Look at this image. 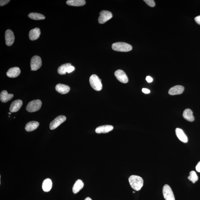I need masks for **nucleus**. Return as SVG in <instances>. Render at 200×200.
Instances as JSON below:
<instances>
[{
	"label": "nucleus",
	"mask_w": 200,
	"mask_h": 200,
	"mask_svg": "<svg viewBox=\"0 0 200 200\" xmlns=\"http://www.w3.org/2000/svg\"><path fill=\"white\" fill-rule=\"evenodd\" d=\"M129 184L131 187L136 191H139L144 185V180L141 177L137 175H132L129 178Z\"/></svg>",
	"instance_id": "nucleus-1"
},
{
	"label": "nucleus",
	"mask_w": 200,
	"mask_h": 200,
	"mask_svg": "<svg viewBox=\"0 0 200 200\" xmlns=\"http://www.w3.org/2000/svg\"><path fill=\"white\" fill-rule=\"evenodd\" d=\"M112 48L116 51L127 52L132 50V47L127 43L118 42L113 43L112 45Z\"/></svg>",
	"instance_id": "nucleus-2"
},
{
	"label": "nucleus",
	"mask_w": 200,
	"mask_h": 200,
	"mask_svg": "<svg viewBox=\"0 0 200 200\" xmlns=\"http://www.w3.org/2000/svg\"><path fill=\"white\" fill-rule=\"evenodd\" d=\"M89 82L93 89L96 91H100L102 90V84L101 80L96 75H92L89 78Z\"/></svg>",
	"instance_id": "nucleus-3"
},
{
	"label": "nucleus",
	"mask_w": 200,
	"mask_h": 200,
	"mask_svg": "<svg viewBox=\"0 0 200 200\" xmlns=\"http://www.w3.org/2000/svg\"><path fill=\"white\" fill-rule=\"evenodd\" d=\"M42 103L41 100H34L29 102L27 105L26 110L29 113H33L40 110Z\"/></svg>",
	"instance_id": "nucleus-4"
},
{
	"label": "nucleus",
	"mask_w": 200,
	"mask_h": 200,
	"mask_svg": "<svg viewBox=\"0 0 200 200\" xmlns=\"http://www.w3.org/2000/svg\"><path fill=\"white\" fill-rule=\"evenodd\" d=\"M163 194L165 200H175L174 195L171 188L168 185H165L163 188Z\"/></svg>",
	"instance_id": "nucleus-5"
},
{
	"label": "nucleus",
	"mask_w": 200,
	"mask_h": 200,
	"mask_svg": "<svg viewBox=\"0 0 200 200\" xmlns=\"http://www.w3.org/2000/svg\"><path fill=\"white\" fill-rule=\"evenodd\" d=\"M42 65L41 58L38 56L33 57L31 60L30 67L32 71H36L40 69Z\"/></svg>",
	"instance_id": "nucleus-6"
},
{
	"label": "nucleus",
	"mask_w": 200,
	"mask_h": 200,
	"mask_svg": "<svg viewBox=\"0 0 200 200\" xmlns=\"http://www.w3.org/2000/svg\"><path fill=\"white\" fill-rule=\"evenodd\" d=\"M66 119V116L63 115H60L56 117L55 119L51 122L49 125L50 129L54 130L58 127L62 123L65 121Z\"/></svg>",
	"instance_id": "nucleus-7"
},
{
	"label": "nucleus",
	"mask_w": 200,
	"mask_h": 200,
	"mask_svg": "<svg viewBox=\"0 0 200 200\" xmlns=\"http://www.w3.org/2000/svg\"><path fill=\"white\" fill-rule=\"evenodd\" d=\"M98 22L100 24H103L113 17V14L110 11H102L100 13Z\"/></svg>",
	"instance_id": "nucleus-8"
},
{
	"label": "nucleus",
	"mask_w": 200,
	"mask_h": 200,
	"mask_svg": "<svg viewBox=\"0 0 200 200\" xmlns=\"http://www.w3.org/2000/svg\"><path fill=\"white\" fill-rule=\"evenodd\" d=\"M115 75L119 82L126 84L128 82V79L124 71L122 70H118L115 71Z\"/></svg>",
	"instance_id": "nucleus-9"
},
{
	"label": "nucleus",
	"mask_w": 200,
	"mask_h": 200,
	"mask_svg": "<svg viewBox=\"0 0 200 200\" xmlns=\"http://www.w3.org/2000/svg\"><path fill=\"white\" fill-rule=\"evenodd\" d=\"M5 38L6 45L8 46H11L13 45L14 41V36L12 30L8 29L6 31L5 34Z\"/></svg>",
	"instance_id": "nucleus-10"
},
{
	"label": "nucleus",
	"mask_w": 200,
	"mask_h": 200,
	"mask_svg": "<svg viewBox=\"0 0 200 200\" xmlns=\"http://www.w3.org/2000/svg\"><path fill=\"white\" fill-rule=\"evenodd\" d=\"M23 102L21 100H17L12 102L10 107L9 110L11 113H16L22 107Z\"/></svg>",
	"instance_id": "nucleus-11"
},
{
	"label": "nucleus",
	"mask_w": 200,
	"mask_h": 200,
	"mask_svg": "<svg viewBox=\"0 0 200 200\" xmlns=\"http://www.w3.org/2000/svg\"><path fill=\"white\" fill-rule=\"evenodd\" d=\"M184 90V87L183 86L176 85L171 87L169 90L168 93L171 95H179L183 93Z\"/></svg>",
	"instance_id": "nucleus-12"
},
{
	"label": "nucleus",
	"mask_w": 200,
	"mask_h": 200,
	"mask_svg": "<svg viewBox=\"0 0 200 200\" xmlns=\"http://www.w3.org/2000/svg\"><path fill=\"white\" fill-rule=\"evenodd\" d=\"M113 129L112 125H105L98 127L95 129V132L97 133H105L110 132Z\"/></svg>",
	"instance_id": "nucleus-13"
},
{
	"label": "nucleus",
	"mask_w": 200,
	"mask_h": 200,
	"mask_svg": "<svg viewBox=\"0 0 200 200\" xmlns=\"http://www.w3.org/2000/svg\"><path fill=\"white\" fill-rule=\"evenodd\" d=\"M14 96L13 94H9L7 91L4 90L0 94V100L3 103H6L10 100Z\"/></svg>",
	"instance_id": "nucleus-14"
},
{
	"label": "nucleus",
	"mask_w": 200,
	"mask_h": 200,
	"mask_svg": "<svg viewBox=\"0 0 200 200\" xmlns=\"http://www.w3.org/2000/svg\"><path fill=\"white\" fill-rule=\"evenodd\" d=\"M55 89L57 91L61 94H67L70 90V88L69 86L61 84H57Z\"/></svg>",
	"instance_id": "nucleus-15"
},
{
	"label": "nucleus",
	"mask_w": 200,
	"mask_h": 200,
	"mask_svg": "<svg viewBox=\"0 0 200 200\" xmlns=\"http://www.w3.org/2000/svg\"><path fill=\"white\" fill-rule=\"evenodd\" d=\"M20 69L18 67H14L10 68L8 71L6 75L8 77L14 78L17 77L21 74Z\"/></svg>",
	"instance_id": "nucleus-16"
},
{
	"label": "nucleus",
	"mask_w": 200,
	"mask_h": 200,
	"mask_svg": "<svg viewBox=\"0 0 200 200\" xmlns=\"http://www.w3.org/2000/svg\"><path fill=\"white\" fill-rule=\"evenodd\" d=\"M175 132L177 137L182 142L184 143L188 142V138L183 132V130L180 128H177L175 130Z\"/></svg>",
	"instance_id": "nucleus-17"
},
{
	"label": "nucleus",
	"mask_w": 200,
	"mask_h": 200,
	"mask_svg": "<svg viewBox=\"0 0 200 200\" xmlns=\"http://www.w3.org/2000/svg\"><path fill=\"white\" fill-rule=\"evenodd\" d=\"M40 35V29L37 27L30 30L29 33V38L30 40H35L39 38Z\"/></svg>",
	"instance_id": "nucleus-18"
},
{
	"label": "nucleus",
	"mask_w": 200,
	"mask_h": 200,
	"mask_svg": "<svg viewBox=\"0 0 200 200\" xmlns=\"http://www.w3.org/2000/svg\"><path fill=\"white\" fill-rule=\"evenodd\" d=\"M40 123L38 122L33 121L29 122L26 125L25 129L27 132H31L38 127Z\"/></svg>",
	"instance_id": "nucleus-19"
},
{
	"label": "nucleus",
	"mask_w": 200,
	"mask_h": 200,
	"mask_svg": "<svg viewBox=\"0 0 200 200\" xmlns=\"http://www.w3.org/2000/svg\"><path fill=\"white\" fill-rule=\"evenodd\" d=\"M84 186V183L82 180L81 179L77 180L73 187L72 191L73 193L75 194H76V193L79 192L83 188Z\"/></svg>",
	"instance_id": "nucleus-20"
},
{
	"label": "nucleus",
	"mask_w": 200,
	"mask_h": 200,
	"mask_svg": "<svg viewBox=\"0 0 200 200\" xmlns=\"http://www.w3.org/2000/svg\"><path fill=\"white\" fill-rule=\"evenodd\" d=\"M183 116L187 121L193 122L194 121L195 118L193 116V112L189 109H186L183 112Z\"/></svg>",
	"instance_id": "nucleus-21"
},
{
	"label": "nucleus",
	"mask_w": 200,
	"mask_h": 200,
	"mask_svg": "<svg viewBox=\"0 0 200 200\" xmlns=\"http://www.w3.org/2000/svg\"><path fill=\"white\" fill-rule=\"evenodd\" d=\"M52 186V183L51 179L49 178L46 179L44 180L42 183V189L45 192H49L51 189Z\"/></svg>",
	"instance_id": "nucleus-22"
},
{
	"label": "nucleus",
	"mask_w": 200,
	"mask_h": 200,
	"mask_svg": "<svg viewBox=\"0 0 200 200\" xmlns=\"http://www.w3.org/2000/svg\"><path fill=\"white\" fill-rule=\"evenodd\" d=\"M66 4L71 6H81L86 4V1L84 0H68L66 1Z\"/></svg>",
	"instance_id": "nucleus-23"
},
{
	"label": "nucleus",
	"mask_w": 200,
	"mask_h": 200,
	"mask_svg": "<svg viewBox=\"0 0 200 200\" xmlns=\"http://www.w3.org/2000/svg\"><path fill=\"white\" fill-rule=\"evenodd\" d=\"M28 17L35 20H43L45 18V16L43 14L37 13H30L28 14Z\"/></svg>",
	"instance_id": "nucleus-24"
},
{
	"label": "nucleus",
	"mask_w": 200,
	"mask_h": 200,
	"mask_svg": "<svg viewBox=\"0 0 200 200\" xmlns=\"http://www.w3.org/2000/svg\"><path fill=\"white\" fill-rule=\"evenodd\" d=\"M71 65L70 63H67L60 66L58 69V72L59 74L63 75H65L67 73V70L68 67Z\"/></svg>",
	"instance_id": "nucleus-25"
},
{
	"label": "nucleus",
	"mask_w": 200,
	"mask_h": 200,
	"mask_svg": "<svg viewBox=\"0 0 200 200\" xmlns=\"http://www.w3.org/2000/svg\"><path fill=\"white\" fill-rule=\"evenodd\" d=\"M188 179L192 183H194L198 180V177L195 172L192 171L190 172V175L188 177Z\"/></svg>",
	"instance_id": "nucleus-26"
},
{
	"label": "nucleus",
	"mask_w": 200,
	"mask_h": 200,
	"mask_svg": "<svg viewBox=\"0 0 200 200\" xmlns=\"http://www.w3.org/2000/svg\"><path fill=\"white\" fill-rule=\"evenodd\" d=\"M144 1L150 7H154L155 5V2L153 0H144Z\"/></svg>",
	"instance_id": "nucleus-27"
},
{
	"label": "nucleus",
	"mask_w": 200,
	"mask_h": 200,
	"mask_svg": "<svg viewBox=\"0 0 200 200\" xmlns=\"http://www.w3.org/2000/svg\"><path fill=\"white\" fill-rule=\"evenodd\" d=\"M10 1L9 0H1L0 1V5L2 6L5 5L8 3Z\"/></svg>",
	"instance_id": "nucleus-28"
},
{
	"label": "nucleus",
	"mask_w": 200,
	"mask_h": 200,
	"mask_svg": "<svg viewBox=\"0 0 200 200\" xmlns=\"http://www.w3.org/2000/svg\"><path fill=\"white\" fill-rule=\"evenodd\" d=\"M74 67L71 65L68 67V68L67 70V72L68 73H70L72 72L73 71H74Z\"/></svg>",
	"instance_id": "nucleus-29"
},
{
	"label": "nucleus",
	"mask_w": 200,
	"mask_h": 200,
	"mask_svg": "<svg viewBox=\"0 0 200 200\" xmlns=\"http://www.w3.org/2000/svg\"><path fill=\"white\" fill-rule=\"evenodd\" d=\"M146 80L148 82L151 83L153 81V79H152V78L150 76H147L146 77Z\"/></svg>",
	"instance_id": "nucleus-30"
},
{
	"label": "nucleus",
	"mask_w": 200,
	"mask_h": 200,
	"mask_svg": "<svg viewBox=\"0 0 200 200\" xmlns=\"http://www.w3.org/2000/svg\"><path fill=\"white\" fill-rule=\"evenodd\" d=\"M142 91L143 93L145 94H148L150 93V90L149 89L146 88H143L142 89Z\"/></svg>",
	"instance_id": "nucleus-31"
},
{
	"label": "nucleus",
	"mask_w": 200,
	"mask_h": 200,
	"mask_svg": "<svg viewBox=\"0 0 200 200\" xmlns=\"http://www.w3.org/2000/svg\"><path fill=\"white\" fill-rule=\"evenodd\" d=\"M195 21L197 23L200 25V15L197 16L195 18Z\"/></svg>",
	"instance_id": "nucleus-32"
},
{
	"label": "nucleus",
	"mask_w": 200,
	"mask_h": 200,
	"mask_svg": "<svg viewBox=\"0 0 200 200\" xmlns=\"http://www.w3.org/2000/svg\"><path fill=\"white\" fill-rule=\"evenodd\" d=\"M196 169L197 171L200 172V162L198 163L197 165H196Z\"/></svg>",
	"instance_id": "nucleus-33"
},
{
	"label": "nucleus",
	"mask_w": 200,
	"mask_h": 200,
	"mask_svg": "<svg viewBox=\"0 0 200 200\" xmlns=\"http://www.w3.org/2000/svg\"><path fill=\"white\" fill-rule=\"evenodd\" d=\"M84 200H92L90 198L87 197Z\"/></svg>",
	"instance_id": "nucleus-34"
},
{
	"label": "nucleus",
	"mask_w": 200,
	"mask_h": 200,
	"mask_svg": "<svg viewBox=\"0 0 200 200\" xmlns=\"http://www.w3.org/2000/svg\"><path fill=\"white\" fill-rule=\"evenodd\" d=\"M8 114H9V115H11V113H8Z\"/></svg>",
	"instance_id": "nucleus-35"
}]
</instances>
